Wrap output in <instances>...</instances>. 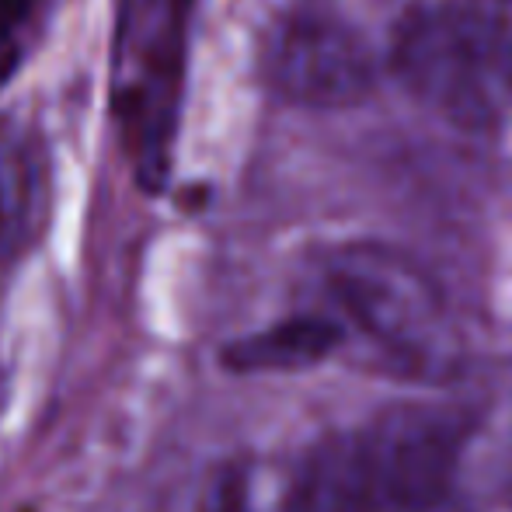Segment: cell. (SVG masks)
Returning a JSON list of instances; mask_svg holds the SVG:
<instances>
[{"instance_id": "obj_1", "label": "cell", "mask_w": 512, "mask_h": 512, "mask_svg": "<svg viewBox=\"0 0 512 512\" xmlns=\"http://www.w3.org/2000/svg\"><path fill=\"white\" fill-rule=\"evenodd\" d=\"M304 310L335 338V359L401 384H443L464 363V338L439 283L377 241L324 251L307 279Z\"/></svg>"}, {"instance_id": "obj_2", "label": "cell", "mask_w": 512, "mask_h": 512, "mask_svg": "<svg viewBox=\"0 0 512 512\" xmlns=\"http://www.w3.org/2000/svg\"><path fill=\"white\" fill-rule=\"evenodd\" d=\"M196 0H115L108 108L143 192H164L182 126Z\"/></svg>"}, {"instance_id": "obj_3", "label": "cell", "mask_w": 512, "mask_h": 512, "mask_svg": "<svg viewBox=\"0 0 512 512\" xmlns=\"http://www.w3.org/2000/svg\"><path fill=\"white\" fill-rule=\"evenodd\" d=\"M391 67L443 119L495 126L512 112V0L411 7L394 32Z\"/></svg>"}, {"instance_id": "obj_4", "label": "cell", "mask_w": 512, "mask_h": 512, "mask_svg": "<svg viewBox=\"0 0 512 512\" xmlns=\"http://www.w3.org/2000/svg\"><path fill=\"white\" fill-rule=\"evenodd\" d=\"M262 74L279 98L307 108H342L370 91L373 60L363 35L321 4H297L269 25Z\"/></svg>"}, {"instance_id": "obj_5", "label": "cell", "mask_w": 512, "mask_h": 512, "mask_svg": "<svg viewBox=\"0 0 512 512\" xmlns=\"http://www.w3.org/2000/svg\"><path fill=\"white\" fill-rule=\"evenodd\" d=\"M53 199V164L39 129L0 115V265L35 244Z\"/></svg>"}, {"instance_id": "obj_6", "label": "cell", "mask_w": 512, "mask_h": 512, "mask_svg": "<svg viewBox=\"0 0 512 512\" xmlns=\"http://www.w3.org/2000/svg\"><path fill=\"white\" fill-rule=\"evenodd\" d=\"M324 359H335V338H331L328 324L304 307H297L283 321L269 324L265 331L237 338L223 352V363L241 373L304 370V366H317Z\"/></svg>"}, {"instance_id": "obj_7", "label": "cell", "mask_w": 512, "mask_h": 512, "mask_svg": "<svg viewBox=\"0 0 512 512\" xmlns=\"http://www.w3.org/2000/svg\"><path fill=\"white\" fill-rule=\"evenodd\" d=\"M42 0H0V88L14 77L28 49V28L39 18Z\"/></svg>"}]
</instances>
